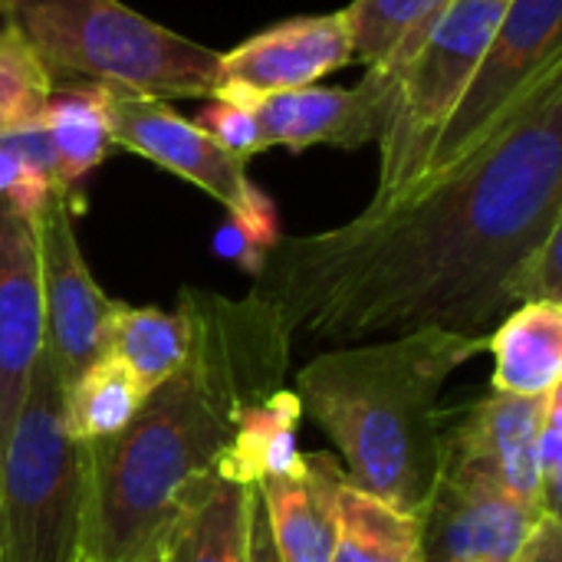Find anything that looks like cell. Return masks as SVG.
Returning a JSON list of instances; mask_svg holds the SVG:
<instances>
[{
	"label": "cell",
	"instance_id": "obj_14",
	"mask_svg": "<svg viewBox=\"0 0 562 562\" xmlns=\"http://www.w3.org/2000/svg\"><path fill=\"white\" fill-rule=\"evenodd\" d=\"M237 105L254 115L263 151L290 148L300 155L313 145L362 148L379 142L385 128V105L366 79H359L352 89L306 86L240 99Z\"/></svg>",
	"mask_w": 562,
	"mask_h": 562
},
{
	"label": "cell",
	"instance_id": "obj_17",
	"mask_svg": "<svg viewBox=\"0 0 562 562\" xmlns=\"http://www.w3.org/2000/svg\"><path fill=\"white\" fill-rule=\"evenodd\" d=\"M254 494L217 474L201 481L161 540L165 562H247Z\"/></svg>",
	"mask_w": 562,
	"mask_h": 562
},
{
	"label": "cell",
	"instance_id": "obj_18",
	"mask_svg": "<svg viewBox=\"0 0 562 562\" xmlns=\"http://www.w3.org/2000/svg\"><path fill=\"white\" fill-rule=\"evenodd\" d=\"M448 3L451 0H352L339 10L352 40V56L369 66L362 79L382 99L385 115L402 66Z\"/></svg>",
	"mask_w": 562,
	"mask_h": 562
},
{
	"label": "cell",
	"instance_id": "obj_19",
	"mask_svg": "<svg viewBox=\"0 0 562 562\" xmlns=\"http://www.w3.org/2000/svg\"><path fill=\"white\" fill-rule=\"evenodd\" d=\"M494 352V392L543 398L562 379V303L510 310L487 336Z\"/></svg>",
	"mask_w": 562,
	"mask_h": 562
},
{
	"label": "cell",
	"instance_id": "obj_26",
	"mask_svg": "<svg viewBox=\"0 0 562 562\" xmlns=\"http://www.w3.org/2000/svg\"><path fill=\"white\" fill-rule=\"evenodd\" d=\"M507 306L562 303V227L533 247L504 283Z\"/></svg>",
	"mask_w": 562,
	"mask_h": 562
},
{
	"label": "cell",
	"instance_id": "obj_8",
	"mask_svg": "<svg viewBox=\"0 0 562 562\" xmlns=\"http://www.w3.org/2000/svg\"><path fill=\"white\" fill-rule=\"evenodd\" d=\"M560 59L562 0H510L477 69L435 132L422 175L412 188L454 168L461 158L481 148L484 138L520 102V95Z\"/></svg>",
	"mask_w": 562,
	"mask_h": 562
},
{
	"label": "cell",
	"instance_id": "obj_6",
	"mask_svg": "<svg viewBox=\"0 0 562 562\" xmlns=\"http://www.w3.org/2000/svg\"><path fill=\"white\" fill-rule=\"evenodd\" d=\"M507 7L510 0H451L408 56L379 135V188L369 207L402 198L418 181L435 132L477 69Z\"/></svg>",
	"mask_w": 562,
	"mask_h": 562
},
{
	"label": "cell",
	"instance_id": "obj_7",
	"mask_svg": "<svg viewBox=\"0 0 562 562\" xmlns=\"http://www.w3.org/2000/svg\"><path fill=\"white\" fill-rule=\"evenodd\" d=\"M109 142L178 175L224 204L227 224L267 260L283 237L277 204L250 181L247 161L224 151L168 99L102 86Z\"/></svg>",
	"mask_w": 562,
	"mask_h": 562
},
{
	"label": "cell",
	"instance_id": "obj_5",
	"mask_svg": "<svg viewBox=\"0 0 562 562\" xmlns=\"http://www.w3.org/2000/svg\"><path fill=\"white\" fill-rule=\"evenodd\" d=\"M66 385L43 346L0 461V562H76L86 445L66 431Z\"/></svg>",
	"mask_w": 562,
	"mask_h": 562
},
{
	"label": "cell",
	"instance_id": "obj_22",
	"mask_svg": "<svg viewBox=\"0 0 562 562\" xmlns=\"http://www.w3.org/2000/svg\"><path fill=\"white\" fill-rule=\"evenodd\" d=\"M145 395L148 389L125 362H119L115 356H99L66 385V431L79 445L105 441L138 415Z\"/></svg>",
	"mask_w": 562,
	"mask_h": 562
},
{
	"label": "cell",
	"instance_id": "obj_23",
	"mask_svg": "<svg viewBox=\"0 0 562 562\" xmlns=\"http://www.w3.org/2000/svg\"><path fill=\"white\" fill-rule=\"evenodd\" d=\"M336 510L339 537L333 562H425L418 517L349 484H342Z\"/></svg>",
	"mask_w": 562,
	"mask_h": 562
},
{
	"label": "cell",
	"instance_id": "obj_2",
	"mask_svg": "<svg viewBox=\"0 0 562 562\" xmlns=\"http://www.w3.org/2000/svg\"><path fill=\"white\" fill-rule=\"evenodd\" d=\"M178 303L194 323L184 369L151 389L119 435L86 445L76 562H132L161 547L188 494L214 474L237 412L280 389L237 300L188 286Z\"/></svg>",
	"mask_w": 562,
	"mask_h": 562
},
{
	"label": "cell",
	"instance_id": "obj_12",
	"mask_svg": "<svg viewBox=\"0 0 562 562\" xmlns=\"http://www.w3.org/2000/svg\"><path fill=\"white\" fill-rule=\"evenodd\" d=\"M43 352V290L33 221L0 211V461Z\"/></svg>",
	"mask_w": 562,
	"mask_h": 562
},
{
	"label": "cell",
	"instance_id": "obj_28",
	"mask_svg": "<svg viewBox=\"0 0 562 562\" xmlns=\"http://www.w3.org/2000/svg\"><path fill=\"white\" fill-rule=\"evenodd\" d=\"M537 471H540V497L547 514H560L562 494V398H550L540 441H537Z\"/></svg>",
	"mask_w": 562,
	"mask_h": 562
},
{
	"label": "cell",
	"instance_id": "obj_16",
	"mask_svg": "<svg viewBox=\"0 0 562 562\" xmlns=\"http://www.w3.org/2000/svg\"><path fill=\"white\" fill-rule=\"evenodd\" d=\"M303 405L293 389H273L250 398L234 422V435L214 468L217 477L244 487H260L267 477H283L303 471L296 428Z\"/></svg>",
	"mask_w": 562,
	"mask_h": 562
},
{
	"label": "cell",
	"instance_id": "obj_21",
	"mask_svg": "<svg viewBox=\"0 0 562 562\" xmlns=\"http://www.w3.org/2000/svg\"><path fill=\"white\" fill-rule=\"evenodd\" d=\"M40 125L53 151L56 194L79 204L76 188L105 161L112 148L105 105H102V86L99 82L63 86V89L53 86Z\"/></svg>",
	"mask_w": 562,
	"mask_h": 562
},
{
	"label": "cell",
	"instance_id": "obj_11",
	"mask_svg": "<svg viewBox=\"0 0 562 562\" xmlns=\"http://www.w3.org/2000/svg\"><path fill=\"white\" fill-rule=\"evenodd\" d=\"M349 63H356V56L339 10L290 16L227 53H217V82L211 99L240 102L306 89Z\"/></svg>",
	"mask_w": 562,
	"mask_h": 562
},
{
	"label": "cell",
	"instance_id": "obj_27",
	"mask_svg": "<svg viewBox=\"0 0 562 562\" xmlns=\"http://www.w3.org/2000/svg\"><path fill=\"white\" fill-rule=\"evenodd\" d=\"M194 125L204 135H211L224 151H231L234 158H240V161H250L254 155L263 151V142H260V132H257L254 115L244 105H237V102L211 99L204 105V112L194 119Z\"/></svg>",
	"mask_w": 562,
	"mask_h": 562
},
{
	"label": "cell",
	"instance_id": "obj_20",
	"mask_svg": "<svg viewBox=\"0 0 562 562\" xmlns=\"http://www.w3.org/2000/svg\"><path fill=\"white\" fill-rule=\"evenodd\" d=\"M191 346L194 323L181 303L171 313L158 306H128L122 300L109 303L99 356H115L125 362L148 392L184 369Z\"/></svg>",
	"mask_w": 562,
	"mask_h": 562
},
{
	"label": "cell",
	"instance_id": "obj_24",
	"mask_svg": "<svg viewBox=\"0 0 562 562\" xmlns=\"http://www.w3.org/2000/svg\"><path fill=\"white\" fill-rule=\"evenodd\" d=\"M53 194L56 175L43 125L0 135V211L33 221Z\"/></svg>",
	"mask_w": 562,
	"mask_h": 562
},
{
	"label": "cell",
	"instance_id": "obj_13",
	"mask_svg": "<svg viewBox=\"0 0 562 562\" xmlns=\"http://www.w3.org/2000/svg\"><path fill=\"white\" fill-rule=\"evenodd\" d=\"M537 517L491 487L438 474L418 514L422 553L425 562H510Z\"/></svg>",
	"mask_w": 562,
	"mask_h": 562
},
{
	"label": "cell",
	"instance_id": "obj_3",
	"mask_svg": "<svg viewBox=\"0 0 562 562\" xmlns=\"http://www.w3.org/2000/svg\"><path fill=\"white\" fill-rule=\"evenodd\" d=\"M484 349L487 336L448 329L336 346L296 372L293 392L336 445L346 484L418 517L438 477L441 389Z\"/></svg>",
	"mask_w": 562,
	"mask_h": 562
},
{
	"label": "cell",
	"instance_id": "obj_25",
	"mask_svg": "<svg viewBox=\"0 0 562 562\" xmlns=\"http://www.w3.org/2000/svg\"><path fill=\"white\" fill-rule=\"evenodd\" d=\"M53 76L20 33L0 26V135L40 125Z\"/></svg>",
	"mask_w": 562,
	"mask_h": 562
},
{
	"label": "cell",
	"instance_id": "obj_9",
	"mask_svg": "<svg viewBox=\"0 0 562 562\" xmlns=\"http://www.w3.org/2000/svg\"><path fill=\"white\" fill-rule=\"evenodd\" d=\"M557 392L524 398L491 389V395L481 398L451 431H441L438 474L491 487L527 510L547 514L540 497L537 441Z\"/></svg>",
	"mask_w": 562,
	"mask_h": 562
},
{
	"label": "cell",
	"instance_id": "obj_31",
	"mask_svg": "<svg viewBox=\"0 0 562 562\" xmlns=\"http://www.w3.org/2000/svg\"><path fill=\"white\" fill-rule=\"evenodd\" d=\"M132 562H165V553H161V547H155V550H145L142 557H135Z\"/></svg>",
	"mask_w": 562,
	"mask_h": 562
},
{
	"label": "cell",
	"instance_id": "obj_4",
	"mask_svg": "<svg viewBox=\"0 0 562 562\" xmlns=\"http://www.w3.org/2000/svg\"><path fill=\"white\" fill-rule=\"evenodd\" d=\"M10 26L56 79L119 86L158 99H211L217 53L122 0H0Z\"/></svg>",
	"mask_w": 562,
	"mask_h": 562
},
{
	"label": "cell",
	"instance_id": "obj_15",
	"mask_svg": "<svg viewBox=\"0 0 562 562\" xmlns=\"http://www.w3.org/2000/svg\"><path fill=\"white\" fill-rule=\"evenodd\" d=\"M346 484L342 464L326 454H306L303 471L267 477L257 494L270 520V533L283 562H333L339 537V491Z\"/></svg>",
	"mask_w": 562,
	"mask_h": 562
},
{
	"label": "cell",
	"instance_id": "obj_1",
	"mask_svg": "<svg viewBox=\"0 0 562 562\" xmlns=\"http://www.w3.org/2000/svg\"><path fill=\"white\" fill-rule=\"evenodd\" d=\"M562 227V59L454 168L359 217L280 237L244 303L293 352L448 329L487 336L514 267Z\"/></svg>",
	"mask_w": 562,
	"mask_h": 562
},
{
	"label": "cell",
	"instance_id": "obj_30",
	"mask_svg": "<svg viewBox=\"0 0 562 562\" xmlns=\"http://www.w3.org/2000/svg\"><path fill=\"white\" fill-rule=\"evenodd\" d=\"M247 562H283L277 553L273 533H270V520L267 510L260 504V494H254V507H250V547H247Z\"/></svg>",
	"mask_w": 562,
	"mask_h": 562
},
{
	"label": "cell",
	"instance_id": "obj_29",
	"mask_svg": "<svg viewBox=\"0 0 562 562\" xmlns=\"http://www.w3.org/2000/svg\"><path fill=\"white\" fill-rule=\"evenodd\" d=\"M510 562H562L560 514H540Z\"/></svg>",
	"mask_w": 562,
	"mask_h": 562
},
{
	"label": "cell",
	"instance_id": "obj_10",
	"mask_svg": "<svg viewBox=\"0 0 562 562\" xmlns=\"http://www.w3.org/2000/svg\"><path fill=\"white\" fill-rule=\"evenodd\" d=\"M72 214V201L53 194L33 217L43 290V346L63 385L99 359L102 323L112 303L82 257Z\"/></svg>",
	"mask_w": 562,
	"mask_h": 562
}]
</instances>
